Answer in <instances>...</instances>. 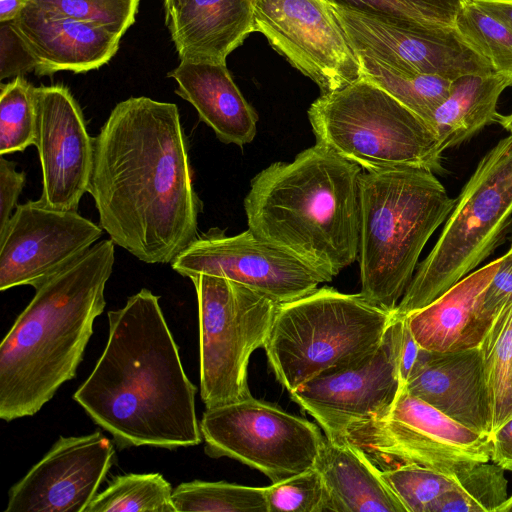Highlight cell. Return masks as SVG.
<instances>
[{"label": "cell", "instance_id": "16", "mask_svg": "<svg viewBox=\"0 0 512 512\" xmlns=\"http://www.w3.org/2000/svg\"><path fill=\"white\" fill-rule=\"evenodd\" d=\"M332 6V5H331ZM355 52L394 67L455 80L493 69L455 26L417 30L374 15L332 6Z\"/></svg>", "mask_w": 512, "mask_h": 512}, {"label": "cell", "instance_id": "9", "mask_svg": "<svg viewBox=\"0 0 512 512\" xmlns=\"http://www.w3.org/2000/svg\"><path fill=\"white\" fill-rule=\"evenodd\" d=\"M199 316L200 395L206 408L251 395L248 363L264 348L278 306L248 286L212 275L189 278Z\"/></svg>", "mask_w": 512, "mask_h": 512}, {"label": "cell", "instance_id": "25", "mask_svg": "<svg viewBox=\"0 0 512 512\" xmlns=\"http://www.w3.org/2000/svg\"><path fill=\"white\" fill-rule=\"evenodd\" d=\"M509 86V80L496 72L467 74L452 80L448 95L434 112L430 125L442 152L497 122L498 100Z\"/></svg>", "mask_w": 512, "mask_h": 512}, {"label": "cell", "instance_id": "20", "mask_svg": "<svg viewBox=\"0 0 512 512\" xmlns=\"http://www.w3.org/2000/svg\"><path fill=\"white\" fill-rule=\"evenodd\" d=\"M11 22L34 56L38 76L98 69L113 58L121 39L105 27L53 15L27 3Z\"/></svg>", "mask_w": 512, "mask_h": 512}, {"label": "cell", "instance_id": "4", "mask_svg": "<svg viewBox=\"0 0 512 512\" xmlns=\"http://www.w3.org/2000/svg\"><path fill=\"white\" fill-rule=\"evenodd\" d=\"M362 173L319 143L274 162L251 180L248 229L330 282L358 259Z\"/></svg>", "mask_w": 512, "mask_h": 512}, {"label": "cell", "instance_id": "26", "mask_svg": "<svg viewBox=\"0 0 512 512\" xmlns=\"http://www.w3.org/2000/svg\"><path fill=\"white\" fill-rule=\"evenodd\" d=\"M479 350L490 405V438L512 419V296L497 310Z\"/></svg>", "mask_w": 512, "mask_h": 512}, {"label": "cell", "instance_id": "41", "mask_svg": "<svg viewBox=\"0 0 512 512\" xmlns=\"http://www.w3.org/2000/svg\"><path fill=\"white\" fill-rule=\"evenodd\" d=\"M491 442V462L512 472V419L492 435Z\"/></svg>", "mask_w": 512, "mask_h": 512}, {"label": "cell", "instance_id": "31", "mask_svg": "<svg viewBox=\"0 0 512 512\" xmlns=\"http://www.w3.org/2000/svg\"><path fill=\"white\" fill-rule=\"evenodd\" d=\"M455 27L493 71L507 78L512 86V30L471 0H466L458 12Z\"/></svg>", "mask_w": 512, "mask_h": 512}, {"label": "cell", "instance_id": "28", "mask_svg": "<svg viewBox=\"0 0 512 512\" xmlns=\"http://www.w3.org/2000/svg\"><path fill=\"white\" fill-rule=\"evenodd\" d=\"M172 486L160 473H129L113 478L84 512H176Z\"/></svg>", "mask_w": 512, "mask_h": 512}, {"label": "cell", "instance_id": "24", "mask_svg": "<svg viewBox=\"0 0 512 512\" xmlns=\"http://www.w3.org/2000/svg\"><path fill=\"white\" fill-rule=\"evenodd\" d=\"M315 467L320 472L332 512H407L381 470L345 439L325 436Z\"/></svg>", "mask_w": 512, "mask_h": 512}, {"label": "cell", "instance_id": "5", "mask_svg": "<svg viewBox=\"0 0 512 512\" xmlns=\"http://www.w3.org/2000/svg\"><path fill=\"white\" fill-rule=\"evenodd\" d=\"M434 173L405 168L363 172L360 179V293L394 312L420 254L454 205Z\"/></svg>", "mask_w": 512, "mask_h": 512}, {"label": "cell", "instance_id": "19", "mask_svg": "<svg viewBox=\"0 0 512 512\" xmlns=\"http://www.w3.org/2000/svg\"><path fill=\"white\" fill-rule=\"evenodd\" d=\"M404 388L463 425L490 437V405L479 348L421 349Z\"/></svg>", "mask_w": 512, "mask_h": 512}, {"label": "cell", "instance_id": "29", "mask_svg": "<svg viewBox=\"0 0 512 512\" xmlns=\"http://www.w3.org/2000/svg\"><path fill=\"white\" fill-rule=\"evenodd\" d=\"M267 487L193 480L172 492L176 512H268Z\"/></svg>", "mask_w": 512, "mask_h": 512}, {"label": "cell", "instance_id": "21", "mask_svg": "<svg viewBox=\"0 0 512 512\" xmlns=\"http://www.w3.org/2000/svg\"><path fill=\"white\" fill-rule=\"evenodd\" d=\"M501 257L472 271L427 306L407 315L421 348L453 352L479 347L492 319L484 312V295Z\"/></svg>", "mask_w": 512, "mask_h": 512}, {"label": "cell", "instance_id": "32", "mask_svg": "<svg viewBox=\"0 0 512 512\" xmlns=\"http://www.w3.org/2000/svg\"><path fill=\"white\" fill-rule=\"evenodd\" d=\"M35 87L23 76L0 85V155L24 151L35 142Z\"/></svg>", "mask_w": 512, "mask_h": 512}, {"label": "cell", "instance_id": "43", "mask_svg": "<svg viewBox=\"0 0 512 512\" xmlns=\"http://www.w3.org/2000/svg\"><path fill=\"white\" fill-rule=\"evenodd\" d=\"M486 13L506 24L512 30V0H471Z\"/></svg>", "mask_w": 512, "mask_h": 512}, {"label": "cell", "instance_id": "1", "mask_svg": "<svg viewBox=\"0 0 512 512\" xmlns=\"http://www.w3.org/2000/svg\"><path fill=\"white\" fill-rule=\"evenodd\" d=\"M87 192L101 228L140 261L171 263L196 239L202 203L177 105L116 104L94 137Z\"/></svg>", "mask_w": 512, "mask_h": 512}, {"label": "cell", "instance_id": "10", "mask_svg": "<svg viewBox=\"0 0 512 512\" xmlns=\"http://www.w3.org/2000/svg\"><path fill=\"white\" fill-rule=\"evenodd\" d=\"M342 438L381 471L419 465L457 474L491 461L492 456L490 437L410 394L404 386L386 412L351 427Z\"/></svg>", "mask_w": 512, "mask_h": 512}, {"label": "cell", "instance_id": "44", "mask_svg": "<svg viewBox=\"0 0 512 512\" xmlns=\"http://www.w3.org/2000/svg\"><path fill=\"white\" fill-rule=\"evenodd\" d=\"M26 4V0H0V23L13 21Z\"/></svg>", "mask_w": 512, "mask_h": 512}, {"label": "cell", "instance_id": "46", "mask_svg": "<svg viewBox=\"0 0 512 512\" xmlns=\"http://www.w3.org/2000/svg\"><path fill=\"white\" fill-rule=\"evenodd\" d=\"M182 0H163V7L165 15L173 10Z\"/></svg>", "mask_w": 512, "mask_h": 512}, {"label": "cell", "instance_id": "2", "mask_svg": "<svg viewBox=\"0 0 512 512\" xmlns=\"http://www.w3.org/2000/svg\"><path fill=\"white\" fill-rule=\"evenodd\" d=\"M107 316L106 346L74 400L121 449L201 443L197 388L184 371L159 297L143 288Z\"/></svg>", "mask_w": 512, "mask_h": 512}, {"label": "cell", "instance_id": "47", "mask_svg": "<svg viewBox=\"0 0 512 512\" xmlns=\"http://www.w3.org/2000/svg\"><path fill=\"white\" fill-rule=\"evenodd\" d=\"M512 511V495L508 496L506 501L499 508L498 512H510Z\"/></svg>", "mask_w": 512, "mask_h": 512}, {"label": "cell", "instance_id": "7", "mask_svg": "<svg viewBox=\"0 0 512 512\" xmlns=\"http://www.w3.org/2000/svg\"><path fill=\"white\" fill-rule=\"evenodd\" d=\"M316 143L365 172L418 168L442 172V150L431 127L364 78L321 94L308 109Z\"/></svg>", "mask_w": 512, "mask_h": 512}, {"label": "cell", "instance_id": "33", "mask_svg": "<svg viewBox=\"0 0 512 512\" xmlns=\"http://www.w3.org/2000/svg\"><path fill=\"white\" fill-rule=\"evenodd\" d=\"M459 473L448 474L419 465L381 471L407 512H430L437 500L457 488Z\"/></svg>", "mask_w": 512, "mask_h": 512}, {"label": "cell", "instance_id": "13", "mask_svg": "<svg viewBox=\"0 0 512 512\" xmlns=\"http://www.w3.org/2000/svg\"><path fill=\"white\" fill-rule=\"evenodd\" d=\"M405 324L406 317L395 311L371 353L349 366L319 375L290 393L327 438L341 439L351 427L382 415L394 403L403 386L399 360Z\"/></svg>", "mask_w": 512, "mask_h": 512}, {"label": "cell", "instance_id": "18", "mask_svg": "<svg viewBox=\"0 0 512 512\" xmlns=\"http://www.w3.org/2000/svg\"><path fill=\"white\" fill-rule=\"evenodd\" d=\"M115 458L99 431L60 437L8 492L4 512H84Z\"/></svg>", "mask_w": 512, "mask_h": 512}, {"label": "cell", "instance_id": "11", "mask_svg": "<svg viewBox=\"0 0 512 512\" xmlns=\"http://www.w3.org/2000/svg\"><path fill=\"white\" fill-rule=\"evenodd\" d=\"M200 430L208 456L237 460L272 483L315 467L325 440L317 425L253 396L206 408Z\"/></svg>", "mask_w": 512, "mask_h": 512}, {"label": "cell", "instance_id": "38", "mask_svg": "<svg viewBox=\"0 0 512 512\" xmlns=\"http://www.w3.org/2000/svg\"><path fill=\"white\" fill-rule=\"evenodd\" d=\"M26 182V174L16 164L0 155V231L9 222Z\"/></svg>", "mask_w": 512, "mask_h": 512}, {"label": "cell", "instance_id": "15", "mask_svg": "<svg viewBox=\"0 0 512 512\" xmlns=\"http://www.w3.org/2000/svg\"><path fill=\"white\" fill-rule=\"evenodd\" d=\"M102 231L77 211L51 209L37 200L17 205L0 231V290L37 289L91 248Z\"/></svg>", "mask_w": 512, "mask_h": 512}, {"label": "cell", "instance_id": "3", "mask_svg": "<svg viewBox=\"0 0 512 512\" xmlns=\"http://www.w3.org/2000/svg\"><path fill=\"white\" fill-rule=\"evenodd\" d=\"M104 239L49 277L0 345V418L33 416L73 379L103 312L114 265Z\"/></svg>", "mask_w": 512, "mask_h": 512}, {"label": "cell", "instance_id": "14", "mask_svg": "<svg viewBox=\"0 0 512 512\" xmlns=\"http://www.w3.org/2000/svg\"><path fill=\"white\" fill-rule=\"evenodd\" d=\"M171 266L187 278L201 274L227 278L278 303L300 298L327 282L305 262L249 229L228 236L211 228L179 253Z\"/></svg>", "mask_w": 512, "mask_h": 512}, {"label": "cell", "instance_id": "8", "mask_svg": "<svg viewBox=\"0 0 512 512\" xmlns=\"http://www.w3.org/2000/svg\"><path fill=\"white\" fill-rule=\"evenodd\" d=\"M512 217V134L478 163L428 256L418 265L396 313L407 316L474 271L497 247Z\"/></svg>", "mask_w": 512, "mask_h": 512}, {"label": "cell", "instance_id": "37", "mask_svg": "<svg viewBox=\"0 0 512 512\" xmlns=\"http://www.w3.org/2000/svg\"><path fill=\"white\" fill-rule=\"evenodd\" d=\"M36 61L12 22L0 23V80L34 71Z\"/></svg>", "mask_w": 512, "mask_h": 512}, {"label": "cell", "instance_id": "34", "mask_svg": "<svg viewBox=\"0 0 512 512\" xmlns=\"http://www.w3.org/2000/svg\"><path fill=\"white\" fill-rule=\"evenodd\" d=\"M140 0H26L47 13L99 25L123 36L134 24Z\"/></svg>", "mask_w": 512, "mask_h": 512}, {"label": "cell", "instance_id": "42", "mask_svg": "<svg viewBox=\"0 0 512 512\" xmlns=\"http://www.w3.org/2000/svg\"><path fill=\"white\" fill-rule=\"evenodd\" d=\"M406 317V316H405ZM421 347L414 338L406 317V324L404 328V335L399 360V374L400 379L404 385L409 377L421 351Z\"/></svg>", "mask_w": 512, "mask_h": 512}, {"label": "cell", "instance_id": "30", "mask_svg": "<svg viewBox=\"0 0 512 512\" xmlns=\"http://www.w3.org/2000/svg\"><path fill=\"white\" fill-rule=\"evenodd\" d=\"M481 462L459 473L458 486L432 506L430 512H498L508 498V481L497 464Z\"/></svg>", "mask_w": 512, "mask_h": 512}, {"label": "cell", "instance_id": "45", "mask_svg": "<svg viewBox=\"0 0 512 512\" xmlns=\"http://www.w3.org/2000/svg\"><path fill=\"white\" fill-rule=\"evenodd\" d=\"M505 130L512 134V112L508 115H499L497 121Z\"/></svg>", "mask_w": 512, "mask_h": 512}, {"label": "cell", "instance_id": "22", "mask_svg": "<svg viewBox=\"0 0 512 512\" xmlns=\"http://www.w3.org/2000/svg\"><path fill=\"white\" fill-rule=\"evenodd\" d=\"M254 0H182L165 15L180 61L226 64L255 32Z\"/></svg>", "mask_w": 512, "mask_h": 512}, {"label": "cell", "instance_id": "6", "mask_svg": "<svg viewBox=\"0 0 512 512\" xmlns=\"http://www.w3.org/2000/svg\"><path fill=\"white\" fill-rule=\"evenodd\" d=\"M394 312L361 293L317 288L279 303L264 350L278 382L289 393L326 372L362 359L381 342Z\"/></svg>", "mask_w": 512, "mask_h": 512}, {"label": "cell", "instance_id": "27", "mask_svg": "<svg viewBox=\"0 0 512 512\" xmlns=\"http://www.w3.org/2000/svg\"><path fill=\"white\" fill-rule=\"evenodd\" d=\"M356 54L362 78L386 91L431 125L434 112L447 97L452 80L401 69L365 54Z\"/></svg>", "mask_w": 512, "mask_h": 512}, {"label": "cell", "instance_id": "23", "mask_svg": "<svg viewBox=\"0 0 512 512\" xmlns=\"http://www.w3.org/2000/svg\"><path fill=\"white\" fill-rule=\"evenodd\" d=\"M175 93L189 102L200 121L225 144L244 146L257 133L258 115L233 81L226 64L180 61L168 72Z\"/></svg>", "mask_w": 512, "mask_h": 512}, {"label": "cell", "instance_id": "12", "mask_svg": "<svg viewBox=\"0 0 512 512\" xmlns=\"http://www.w3.org/2000/svg\"><path fill=\"white\" fill-rule=\"evenodd\" d=\"M253 16L255 32L321 94L362 78L358 56L326 0H254Z\"/></svg>", "mask_w": 512, "mask_h": 512}, {"label": "cell", "instance_id": "39", "mask_svg": "<svg viewBox=\"0 0 512 512\" xmlns=\"http://www.w3.org/2000/svg\"><path fill=\"white\" fill-rule=\"evenodd\" d=\"M512 296V244L505 255L493 279L488 285L483 308L485 314L493 319L497 310Z\"/></svg>", "mask_w": 512, "mask_h": 512}, {"label": "cell", "instance_id": "40", "mask_svg": "<svg viewBox=\"0 0 512 512\" xmlns=\"http://www.w3.org/2000/svg\"><path fill=\"white\" fill-rule=\"evenodd\" d=\"M426 17L455 26V19L466 0H402Z\"/></svg>", "mask_w": 512, "mask_h": 512}, {"label": "cell", "instance_id": "17", "mask_svg": "<svg viewBox=\"0 0 512 512\" xmlns=\"http://www.w3.org/2000/svg\"><path fill=\"white\" fill-rule=\"evenodd\" d=\"M34 96V145L42 169V194L37 201L51 209L77 211L88 188L94 137L89 135L82 109L68 87H35Z\"/></svg>", "mask_w": 512, "mask_h": 512}, {"label": "cell", "instance_id": "35", "mask_svg": "<svg viewBox=\"0 0 512 512\" xmlns=\"http://www.w3.org/2000/svg\"><path fill=\"white\" fill-rule=\"evenodd\" d=\"M268 512H326L329 496L316 467L267 486Z\"/></svg>", "mask_w": 512, "mask_h": 512}, {"label": "cell", "instance_id": "36", "mask_svg": "<svg viewBox=\"0 0 512 512\" xmlns=\"http://www.w3.org/2000/svg\"><path fill=\"white\" fill-rule=\"evenodd\" d=\"M330 5L384 18L399 26L436 30L449 25L432 20L402 0H326Z\"/></svg>", "mask_w": 512, "mask_h": 512}]
</instances>
